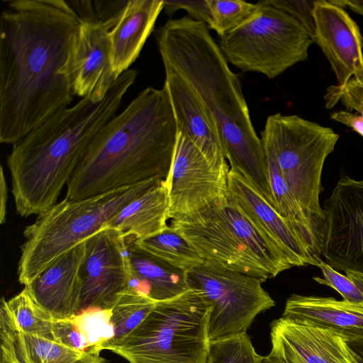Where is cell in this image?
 <instances>
[{"label":"cell","mask_w":363,"mask_h":363,"mask_svg":"<svg viewBox=\"0 0 363 363\" xmlns=\"http://www.w3.org/2000/svg\"><path fill=\"white\" fill-rule=\"evenodd\" d=\"M229 194L251 220L286 254L293 267L316 266L310 248L259 192L239 172H228Z\"/></svg>","instance_id":"obj_18"},{"label":"cell","mask_w":363,"mask_h":363,"mask_svg":"<svg viewBox=\"0 0 363 363\" xmlns=\"http://www.w3.org/2000/svg\"><path fill=\"white\" fill-rule=\"evenodd\" d=\"M347 342L356 354L359 363H363V339Z\"/></svg>","instance_id":"obj_43"},{"label":"cell","mask_w":363,"mask_h":363,"mask_svg":"<svg viewBox=\"0 0 363 363\" xmlns=\"http://www.w3.org/2000/svg\"><path fill=\"white\" fill-rule=\"evenodd\" d=\"M317 267L320 269L323 278L313 277L316 282L334 289L346 301L363 304V294L346 275L340 274L320 258L318 260Z\"/></svg>","instance_id":"obj_33"},{"label":"cell","mask_w":363,"mask_h":363,"mask_svg":"<svg viewBox=\"0 0 363 363\" xmlns=\"http://www.w3.org/2000/svg\"><path fill=\"white\" fill-rule=\"evenodd\" d=\"M210 11L209 29L218 37L243 25L255 13L257 4L242 0H208Z\"/></svg>","instance_id":"obj_29"},{"label":"cell","mask_w":363,"mask_h":363,"mask_svg":"<svg viewBox=\"0 0 363 363\" xmlns=\"http://www.w3.org/2000/svg\"><path fill=\"white\" fill-rule=\"evenodd\" d=\"M0 363H22L17 355L11 331L1 323H0Z\"/></svg>","instance_id":"obj_38"},{"label":"cell","mask_w":363,"mask_h":363,"mask_svg":"<svg viewBox=\"0 0 363 363\" xmlns=\"http://www.w3.org/2000/svg\"><path fill=\"white\" fill-rule=\"evenodd\" d=\"M282 317L329 330L347 341L363 339V304L333 297L291 294Z\"/></svg>","instance_id":"obj_20"},{"label":"cell","mask_w":363,"mask_h":363,"mask_svg":"<svg viewBox=\"0 0 363 363\" xmlns=\"http://www.w3.org/2000/svg\"><path fill=\"white\" fill-rule=\"evenodd\" d=\"M323 209L325 262L338 272L363 274V179L341 174Z\"/></svg>","instance_id":"obj_11"},{"label":"cell","mask_w":363,"mask_h":363,"mask_svg":"<svg viewBox=\"0 0 363 363\" xmlns=\"http://www.w3.org/2000/svg\"><path fill=\"white\" fill-rule=\"evenodd\" d=\"M0 15V142L13 145L73 100L81 21L69 1L6 0Z\"/></svg>","instance_id":"obj_1"},{"label":"cell","mask_w":363,"mask_h":363,"mask_svg":"<svg viewBox=\"0 0 363 363\" xmlns=\"http://www.w3.org/2000/svg\"><path fill=\"white\" fill-rule=\"evenodd\" d=\"M56 320L35 300L26 287L9 300L6 301L4 297L1 300L0 323L13 332L55 339Z\"/></svg>","instance_id":"obj_25"},{"label":"cell","mask_w":363,"mask_h":363,"mask_svg":"<svg viewBox=\"0 0 363 363\" xmlns=\"http://www.w3.org/2000/svg\"><path fill=\"white\" fill-rule=\"evenodd\" d=\"M330 119L351 128L363 137V113L340 110L332 113Z\"/></svg>","instance_id":"obj_39"},{"label":"cell","mask_w":363,"mask_h":363,"mask_svg":"<svg viewBox=\"0 0 363 363\" xmlns=\"http://www.w3.org/2000/svg\"><path fill=\"white\" fill-rule=\"evenodd\" d=\"M129 0H95L92 1L96 19L108 31L121 19Z\"/></svg>","instance_id":"obj_36"},{"label":"cell","mask_w":363,"mask_h":363,"mask_svg":"<svg viewBox=\"0 0 363 363\" xmlns=\"http://www.w3.org/2000/svg\"><path fill=\"white\" fill-rule=\"evenodd\" d=\"M131 241L138 249L184 272L204 262L191 245L170 225L154 235L131 238Z\"/></svg>","instance_id":"obj_26"},{"label":"cell","mask_w":363,"mask_h":363,"mask_svg":"<svg viewBox=\"0 0 363 363\" xmlns=\"http://www.w3.org/2000/svg\"><path fill=\"white\" fill-rule=\"evenodd\" d=\"M344 8H348L353 12L363 16V0H334Z\"/></svg>","instance_id":"obj_41"},{"label":"cell","mask_w":363,"mask_h":363,"mask_svg":"<svg viewBox=\"0 0 363 363\" xmlns=\"http://www.w3.org/2000/svg\"><path fill=\"white\" fill-rule=\"evenodd\" d=\"M85 240L47 266L25 287L54 318H71L80 313L82 279L81 267Z\"/></svg>","instance_id":"obj_17"},{"label":"cell","mask_w":363,"mask_h":363,"mask_svg":"<svg viewBox=\"0 0 363 363\" xmlns=\"http://www.w3.org/2000/svg\"><path fill=\"white\" fill-rule=\"evenodd\" d=\"M162 181L152 178L81 200L65 198L38 216L23 232L19 282L30 283L52 261L106 228L123 207Z\"/></svg>","instance_id":"obj_5"},{"label":"cell","mask_w":363,"mask_h":363,"mask_svg":"<svg viewBox=\"0 0 363 363\" xmlns=\"http://www.w3.org/2000/svg\"><path fill=\"white\" fill-rule=\"evenodd\" d=\"M137 74L126 70L101 101L81 99L12 145L7 165L21 216H39L56 203L89 143L116 115Z\"/></svg>","instance_id":"obj_4"},{"label":"cell","mask_w":363,"mask_h":363,"mask_svg":"<svg viewBox=\"0 0 363 363\" xmlns=\"http://www.w3.org/2000/svg\"><path fill=\"white\" fill-rule=\"evenodd\" d=\"M257 4L252 16L220 37L218 44L228 63L242 72L272 79L306 61L313 42L305 28L286 12L267 0Z\"/></svg>","instance_id":"obj_8"},{"label":"cell","mask_w":363,"mask_h":363,"mask_svg":"<svg viewBox=\"0 0 363 363\" xmlns=\"http://www.w3.org/2000/svg\"><path fill=\"white\" fill-rule=\"evenodd\" d=\"M111 310L92 309L80 312L72 318L74 322L86 337L90 348L88 352L99 354V346L113 336Z\"/></svg>","instance_id":"obj_31"},{"label":"cell","mask_w":363,"mask_h":363,"mask_svg":"<svg viewBox=\"0 0 363 363\" xmlns=\"http://www.w3.org/2000/svg\"><path fill=\"white\" fill-rule=\"evenodd\" d=\"M125 241L118 230L107 227L85 240L80 312L112 309L132 286Z\"/></svg>","instance_id":"obj_12"},{"label":"cell","mask_w":363,"mask_h":363,"mask_svg":"<svg viewBox=\"0 0 363 363\" xmlns=\"http://www.w3.org/2000/svg\"><path fill=\"white\" fill-rule=\"evenodd\" d=\"M189 289L210 303L209 341L247 333L257 315L275 306L262 280L204 262L186 272Z\"/></svg>","instance_id":"obj_9"},{"label":"cell","mask_w":363,"mask_h":363,"mask_svg":"<svg viewBox=\"0 0 363 363\" xmlns=\"http://www.w3.org/2000/svg\"><path fill=\"white\" fill-rule=\"evenodd\" d=\"M177 134L167 90L147 87L91 140L67 184L65 199L81 200L156 177L164 180Z\"/></svg>","instance_id":"obj_3"},{"label":"cell","mask_w":363,"mask_h":363,"mask_svg":"<svg viewBox=\"0 0 363 363\" xmlns=\"http://www.w3.org/2000/svg\"><path fill=\"white\" fill-rule=\"evenodd\" d=\"M170 226L191 245L204 262L262 281L273 278L233 231L216 203L191 215L175 218Z\"/></svg>","instance_id":"obj_13"},{"label":"cell","mask_w":363,"mask_h":363,"mask_svg":"<svg viewBox=\"0 0 363 363\" xmlns=\"http://www.w3.org/2000/svg\"><path fill=\"white\" fill-rule=\"evenodd\" d=\"M80 21L69 77L74 95L100 102L119 77L112 66L109 31L96 18Z\"/></svg>","instance_id":"obj_16"},{"label":"cell","mask_w":363,"mask_h":363,"mask_svg":"<svg viewBox=\"0 0 363 363\" xmlns=\"http://www.w3.org/2000/svg\"><path fill=\"white\" fill-rule=\"evenodd\" d=\"M216 205L233 231L273 277L293 267L286 254L251 220L230 194Z\"/></svg>","instance_id":"obj_24"},{"label":"cell","mask_w":363,"mask_h":363,"mask_svg":"<svg viewBox=\"0 0 363 363\" xmlns=\"http://www.w3.org/2000/svg\"><path fill=\"white\" fill-rule=\"evenodd\" d=\"M323 99L327 109H331L340 102L347 111L363 113V78L352 77L343 88L330 86Z\"/></svg>","instance_id":"obj_32"},{"label":"cell","mask_w":363,"mask_h":363,"mask_svg":"<svg viewBox=\"0 0 363 363\" xmlns=\"http://www.w3.org/2000/svg\"><path fill=\"white\" fill-rule=\"evenodd\" d=\"M72 363H109V362L101 357L99 354L86 352L82 357Z\"/></svg>","instance_id":"obj_42"},{"label":"cell","mask_w":363,"mask_h":363,"mask_svg":"<svg viewBox=\"0 0 363 363\" xmlns=\"http://www.w3.org/2000/svg\"><path fill=\"white\" fill-rule=\"evenodd\" d=\"M273 6L286 12L296 20L307 31L314 43L315 21L313 11L315 1L267 0Z\"/></svg>","instance_id":"obj_34"},{"label":"cell","mask_w":363,"mask_h":363,"mask_svg":"<svg viewBox=\"0 0 363 363\" xmlns=\"http://www.w3.org/2000/svg\"><path fill=\"white\" fill-rule=\"evenodd\" d=\"M163 0H129L117 24L109 31L111 62L120 76L139 56L163 11Z\"/></svg>","instance_id":"obj_21"},{"label":"cell","mask_w":363,"mask_h":363,"mask_svg":"<svg viewBox=\"0 0 363 363\" xmlns=\"http://www.w3.org/2000/svg\"><path fill=\"white\" fill-rule=\"evenodd\" d=\"M211 306L196 291L188 289L157 301L154 309L125 337L104 343L129 363H206L209 349Z\"/></svg>","instance_id":"obj_6"},{"label":"cell","mask_w":363,"mask_h":363,"mask_svg":"<svg viewBox=\"0 0 363 363\" xmlns=\"http://www.w3.org/2000/svg\"><path fill=\"white\" fill-rule=\"evenodd\" d=\"M314 43L322 50L335 73L338 88L352 77L363 78V37L345 9L334 0H316Z\"/></svg>","instance_id":"obj_14"},{"label":"cell","mask_w":363,"mask_h":363,"mask_svg":"<svg viewBox=\"0 0 363 363\" xmlns=\"http://www.w3.org/2000/svg\"><path fill=\"white\" fill-rule=\"evenodd\" d=\"M157 302L136 286H130L111 309L113 336L104 343L116 342L125 337L150 313Z\"/></svg>","instance_id":"obj_28"},{"label":"cell","mask_w":363,"mask_h":363,"mask_svg":"<svg viewBox=\"0 0 363 363\" xmlns=\"http://www.w3.org/2000/svg\"><path fill=\"white\" fill-rule=\"evenodd\" d=\"M7 184L3 167L0 169V223L4 224L6 219V203L8 198Z\"/></svg>","instance_id":"obj_40"},{"label":"cell","mask_w":363,"mask_h":363,"mask_svg":"<svg viewBox=\"0 0 363 363\" xmlns=\"http://www.w3.org/2000/svg\"><path fill=\"white\" fill-rule=\"evenodd\" d=\"M163 10L169 16L179 9L186 11L192 19L203 22L207 26L210 21L208 0H163Z\"/></svg>","instance_id":"obj_37"},{"label":"cell","mask_w":363,"mask_h":363,"mask_svg":"<svg viewBox=\"0 0 363 363\" xmlns=\"http://www.w3.org/2000/svg\"><path fill=\"white\" fill-rule=\"evenodd\" d=\"M262 358L245 333L211 342L206 363H260Z\"/></svg>","instance_id":"obj_30"},{"label":"cell","mask_w":363,"mask_h":363,"mask_svg":"<svg viewBox=\"0 0 363 363\" xmlns=\"http://www.w3.org/2000/svg\"><path fill=\"white\" fill-rule=\"evenodd\" d=\"M228 171L213 167L198 147L178 132L170 169L164 180L169 218L191 215L226 199Z\"/></svg>","instance_id":"obj_10"},{"label":"cell","mask_w":363,"mask_h":363,"mask_svg":"<svg viewBox=\"0 0 363 363\" xmlns=\"http://www.w3.org/2000/svg\"><path fill=\"white\" fill-rule=\"evenodd\" d=\"M260 363H286L283 361L269 357V356L263 357Z\"/></svg>","instance_id":"obj_44"},{"label":"cell","mask_w":363,"mask_h":363,"mask_svg":"<svg viewBox=\"0 0 363 363\" xmlns=\"http://www.w3.org/2000/svg\"><path fill=\"white\" fill-rule=\"evenodd\" d=\"M155 39L164 72L177 74L191 87L213 121L230 169L275 208L263 145L240 79L208 26L189 16L170 18L155 31Z\"/></svg>","instance_id":"obj_2"},{"label":"cell","mask_w":363,"mask_h":363,"mask_svg":"<svg viewBox=\"0 0 363 363\" xmlns=\"http://www.w3.org/2000/svg\"><path fill=\"white\" fill-rule=\"evenodd\" d=\"M260 139L269 144L281 172L323 248L325 213L320 204L326 158L340 138L332 128L297 115L267 117Z\"/></svg>","instance_id":"obj_7"},{"label":"cell","mask_w":363,"mask_h":363,"mask_svg":"<svg viewBox=\"0 0 363 363\" xmlns=\"http://www.w3.org/2000/svg\"><path fill=\"white\" fill-rule=\"evenodd\" d=\"M73 318V317H72ZM72 318L57 319L54 325V337L62 344L81 352H88L90 345Z\"/></svg>","instance_id":"obj_35"},{"label":"cell","mask_w":363,"mask_h":363,"mask_svg":"<svg viewBox=\"0 0 363 363\" xmlns=\"http://www.w3.org/2000/svg\"><path fill=\"white\" fill-rule=\"evenodd\" d=\"M169 197L164 180L123 207L107 224L125 239L154 235L168 225Z\"/></svg>","instance_id":"obj_22"},{"label":"cell","mask_w":363,"mask_h":363,"mask_svg":"<svg viewBox=\"0 0 363 363\" xmlns=\"http://www.w3.org/2000/svg\"><path fill=\"white\" fill-rule=\"evenodd\" d=\"M126 245L133 281L151 298L165 301L189 289L186 272L138 249L131 240Z\"/></svg>","instance_id":"obj_23"},{"label":"cell","mask_w":363,"mask_h":363,"mask_svg":"<svg viewBox=\"0 0 363 363\" xmlns=\"http://www.w3.org/2000/svg\"><path fill=\"white\" fill-rule=\"evenodd\" d=\"M11 331L17 355L22 363H72L86 352L72 349L55 339Z\"/></svg>","instance_id":"obj_27"},{"label":"cell","mask_w":363,"mask_h":363,"mask_svg":"<svg viewBox=\"0 0 363 363\" xmlns=\"http://www.w3.org/2000/svg\"><path fill=\"white\" fill-rule=\"evenodd\" d=\"M163 86L170 99L178 132L186 135L213 167L229 170L218 130L191 87L172 72H165Z\"/></svg>","instance_id":"obj_19"},{"label":"cell","mask_w":363,"mask_h":363,"mask_svg":"<svg viewBox=\"0 0 363 363\" xmlns=\"http://www.w3.org/2000/svg\"><path fill=\"white\" fill-rule=\"evenodd\" d=\"M270 328L269 357L286 363H359L347 340L329 330L282 316Z\"/></svg>","instance_id":"obj_15"}]
</instances>
